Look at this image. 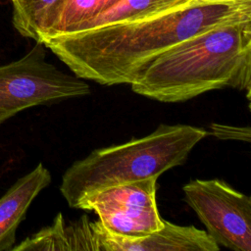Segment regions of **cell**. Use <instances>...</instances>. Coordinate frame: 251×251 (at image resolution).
I'll return each mask as SVG.
<instances>
[{
    "mask_svg": "<svg viewBox=\"0 0 251 251\" xmlns=\"http://www.w3.org/2000/svg\"><path fill=\"white\" fill-rule=\"evenodd\" d=\"M157 179L152 176L104 188L86 199L79 209L94 211L111 233L144 237L163 226L156 202Z\"/></svg>",
    "mask_w": 251,
    "mask_h": 251,
    "instance_id": "8992f818",
    "label": "cell"
},
{
    "mask_svg": "<svg viewBox=\"0 0 251 251\" xmlns=\"http://www.w3.org/2000/svg\"><path fill=\"white\" fill-rule=\"evenodd\" d=\"M90 93V87L46 61L45 45L36 42L23 58L0 66V124L26 108Z\"/></svg>",
    "mask_w": 251,
    "mask_h": 251,
    "instance_id": "277c9868",
    "label": "cell"
},
{
    "mask_svg": "<svg viewBox=\"0 0 251 251\" xmlns=\"http://www.w3.org/2000/svg\"><path fill=\"white\" fill-rule=\"evenodd\" d=\"M208 134L222 140H238L250 142L251 132L249 126H236L213 123L209 126Z\"/></svg>",
    "mask_w": 251,
    "mask_h": 251,
    "instance_id": "4fadbf2b",
    "label": "cell"
},
{
    "mask_svg": "<svg viewBox=\"0 0 251 251\" xmlns=\"http://www.w3.org/2000/svg\"><path fill=\"white\" fill-rule=\"evenodd\" d=\"M15 1H16V0H11V2H12V3H13V2H15Z\"/></svg>",
    "mask_w": 251,
    "mask_h": 251,
    "instance_id": "9a60e30c",
    "label": "cell"
},
{
    "mask_svg": "<svg viewBox=\"0 0 251 251\" xmlns=\"http://www.w3.org/2000/svg\"><path fill=\"white\" fill-rule=\"evenodd\" d=\"M14 251H54V250H91L100 251L95 222L82 216L75 222H66L62 214H58L53 224L25 238Z\"/></svg>",
    "mask_w": 251,
    "mask_h": 251,
    "instance_id": "ba28073f",
    "label": "cell"
},
{
    "mask_svg": "<svg viewBox=\"0 0 251 251\" xmlns=\"http://www.w3.org/2000/svg\"><path fill=\"white\" fill-rule=\"evenodd\" d=\"M100 251H219L220 246L206 230L193 226H177L163 220V226L139 238L109 232L95 222Z\"/></svg>",
    "mask_w": 251,
    "mask_h": 251,
    "instance_id": "52a82bcc",
    "label": "cell"
},
{
    "mask_svg": "<svg viewBox=\"0 0 251 251\" xmlns=\"http://www.w3.org/2000/svg\"><path fill=\"white\" fill-rule=\"evenodd\" d=\"M207 135L206 129L190 125H160L143 137L95 149L67 169L60 192L70 207L79 209L86 199L104 188L159 177L182 165Z\"/></svg>",
    "mask_w": 251,
    "mask_h": 251,
    "instance_id": "3957f363",
    "label": "cell"
},
{
    "mask_svg": "<svg viewBox=\"0 0 251 251\" xmlns=\"http://www.w3.org/2000/svg\"><path fill=\"white\" fill-rule=\"evenodd\" d=\"M142 96L183 102L225 87L251 89V18L191 36L155 58L132 82Z\"/></svg>",
    "mask_w": 251,
    "mask_h": 251,
    "instance_id": "7a4b0ae2",
    "label": "cell"
},
{
    "mask_svg": "<svg viewBox=\"0 0 251 251\" xmlns=\"http://www.w3.org/2000/svg\"><path fill=\"white\" fill-rule=\"evenodd\" d=\"M50 182V172L39 163L0 198V251L13 248L17 227L25 219L33 199Z\"/></svg>",
    "mask_w": 251,
    "mask_h": 251,
    "instance_id": "9c48e42d",
    "label": "cell"
},
{
    "mask_svg": "<svg viewBox=\"0 0 251 251\" xmlns=\"http://www.w3.org/2000/svg\"><path fill=\"white\" fill-rule=\"evenodd\" d=\"M120 0H63L49 18L37 42L72 33L85 21L110 8Z\"/></svg>",
    "mask_w": 251,
    "mask_h": 251,
    "instance_id": "8fae6325",
    "label": "cell"
},
{
    "mask_svg": "<svg viewBox=\"0 0 251 251\" xmlns=\"http://www.w3.org/2000/svg\"><path fill=\"white\" fill-rule=\"evenodd\" d=\"M183 199L219 245L251 251V198L222 179H193L183 185Z\"/></svg>",
    "mask_w": 251,
    "mask_h": 251,
    "instance_id": "5b68a950",
    "label": "cell"
},
{
    "mask_svg": "<svg viewBox=\"0 0 251 251\" xmlns=\"http://www.w3.org/2000/svg\"><path fill=\"white\" fill-rule=\"evenodd\" d=\"M63 0H16L13 25L25 37L38 41L49 18Z\"/></svg>",
    "mask_w": 251,
    "mask_h": 251,
    "instance_id": "7c38bea8",
    "label": "cell"
},
{
    "mask_svg": "<svg viewBox=\"0 0 251 251\" xmlns=\"http://www.w3.org/2000/svg\"><path fill=\"white\" fill-rule=\"evenodd\" d=\"M251 18V2L199 3L46 40L76 76L102 85L134 82L159 55L183 40Z\"/></svg>",
    "mask_w": 251,
    "mask_h": 251,
    "instance_id": "6da1fadb",
    "label": "cell"
},
{
    "mask_svg": "<svg viewBox=\"0 0 251 251\" xmlns=\"http://www.w3.org/2000/svg\"><path fill=\"white\" fill-rule=\"evenodd\" d=\"M197 0H120L95 17L80 24L74 32L151 17L160 13L188 7ZM200 3V2H199ZM70 34V33H69Z\"/></svg>",
    "mask_w": 251,
    "mask_h": 251,
    "instance_id": "30bf717a",
    "label": "cell"
},
{
    "mask_svg": "<svg viewBox=\"0 0 251 251\" xmlns=\"http://www.w3.org/2000/svg\"><path fill=\"white\" fill-rule=\"evenodd\" d=\"M200 3H223V2H251V0H197Z\"/></svg>",
    "mask_w": 251,
    "mask_h": 251,
    "instance_id": "5bb4252c",
    "label": "cell"
}]
</instances>
